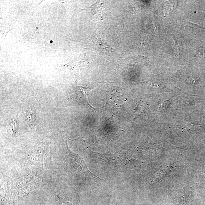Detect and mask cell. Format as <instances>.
<instances>
[{"instance_id":"1","label":"cell","mask_w":205,"mask_h":205,"mask_svg":"<svg viewBox=\"0 0 205 205\" xmlns=\"http://www.w3.org/2000/svg\"><path fill=\"white\" fill-rule=\"evenodd\" d=\"M30 159L34 163H38L39 166L43 165V161L45 155V150L39 147H35L31 149Z\"/></svg>"},{"instance_id":"2","label":"cell","mask_w":205,"mask_h":205,"mask_svg":"<svg viewBox=\"0 0 205 205\" xmlns=\"http://www.w3.org/2000/svg\"><path fill=\"white\" fill-rule=\"evenodd\" d=\"M80 90L82 91V93H83L84 96L86 101H87V104H88V106L90 107L92 109H94V108L91 106L90 104L89 103L88 100V93H89L90 91H91V88H89V87L86 88V87H82V86H80Z\"/></svg>"},{"instance_id":"3","label":"cell","mask_w":205,"mask_h":205,"mask_svg":"<svg viewBox=\"0 0 205 205\" xmlns=\"http://www.w3.org/2000/svg\"><path fill=\"white\" fill-rule=\"evenodd\" d=\"M152 23H153V26H154L155 31L156 33H157V34H158V27H157V24H156V22H155V20L154 19H153V20H152Z\"/></svg>"}]
</instances>
